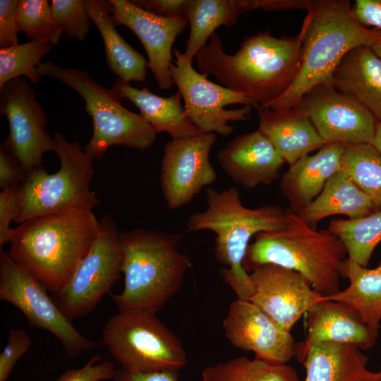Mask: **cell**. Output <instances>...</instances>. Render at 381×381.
Wrapping results in <instances>:
<instances>
[{
	"label": "cell",
	"mask_w": 381,
	"mask_h": 381,
	"mask_svg": "<svg viewBox=\"0 0 381 381\" xmlns=\"http://www.w3.org/2000/svg\"><path fill=\"white\" fill-rule=\"evenodd\" d=\"M307 18L299 32L274 37L269 30L245 37L233 54L224 51L217 32L196 54L201 73L265 108L283 95L296 79L303 61V40Z\"/></svg>",
	"instance_id": "obj_1"
},
{
	"label": "cell",
	"mask_w": 381,
	"mask_h": 381,
	"mask_svg": "<svg viewBox=\"0 0 381 381\" xmlns=\"http://www.w3.org/2000/svg\"><path fill=\"white\" fill-rule=\"evenodd\" d=\"M100 229L93 210L73 209L34 217L13 229L12 260L55 294L70 280Z\"/></svg>",
	"instance_id": "obj_2"
},
{
	"label": "cell",
	"mask_w": 381,
	"mask_h": 381,
	"mask_svg": "<svg viewBox=\"0 0 381 381\" xmlns=\"http://www.w3.org/2000/svg\"><path fill=\"white\" fill-rule=\"evenodd\" d=\"M205 193L207 207L189 216L186 232L209 230L214 233V256L224 266L221 269L224 281L237 298L250 301L253 286L243 267L249 242L258 233L283 229L285 209L270 204L248 208L243 205L234 187L220 191L209 188Z\"/></svg>",
	"instance_id": "obj_3"
},
{
	"label": "cell",
	"mask_w": 381,
	"mask_h": 381,
	"mask_svg": "<svg viewBox=\"0 0 381 381\" xmlns=\"http://www.w3.org/2000/svg\"><path fill=\"white\" fill-rule=\"evenodd\" d=\"M124 287L110 294L119 311L140 309L157 313L181 287L191 267L179 249L181 236L135 229L119 234Z\"/></svg>",
	"instance_id": "obj_4"
},
{
	"label": "cell",
	"mask_w": 381,
	"mask_h": 381,
	"mask_svg": "<svg viewBox=\"0 0 381 381\" xmlns=\"http://www.w3.org/2000/svg\"><path fill=\"white\" fill-rule=\"evenodd\" d=\"M306 17L300 72L288 90L265 108L297 106L309 90L331 83L332 73L347 52L358 46H370L381 35V30L358 22L346 0L312 1Z\"/></svg>",
	"instance_id": "obj_5"
},
{
	"label": "cell",
	"mask_w": 381,
	"mask_h": 381,
	"mask_svg": "<svg viewBox=\"0 0 381 381\" xmlns=\"http://www.w3.org/2000/svg\"><path fill=\"white\" fill-rule=\"evenodd\" d=\"M285 212L283 229L255 236L243 261L245 270L276 265L301 274L323 296L339 292V267L347 254L342 242L327 229L310 227L289 207Z\"/></svg>",
	"instance_id": "obj_6"
},
{
	"label": "cell",
	"mask_w": 381,
	"mask_h": 381,
	"mask_svg": "<svg viewBox=\"0 0 381 381\" xmlns=\"http://www.w3.org/2000/svg\"><path fill=\"white\" fill-rule=\"evenodd\" d=\"M37 70L41 78L59 80L85 100V111L92 121V135L84 150L94 159H101L114 145L138 150L153 145L157 133L140 114L123 106V98L114 87L101 86L84 70L62 68L51 61L41 63Z\"/></svg>",
	"instance_id": "obj_7"
},
{
	"label": "cell",
	"mask_w": 381,
	"mask_h": 381,
	"mask_svg": "<svg viewBox=\"0 0 381 381\" xmlns=\"http://www.w3.org/2000/svg\"><path fill=\"white\" fill-rule=\"evenodd\" d=\"M53 139L59 169L49 174L41 167L26 174L20 184L16 224L64 210H93L99 203L90 188L95 176L94 159L78 141L70 142L60 133H56Z\"/></svg>",
	"instance_id": "obj_8"
},
{
	"label": "cell",
	"mask_w": 381,
	"mask_h": 381,
	"mask_svg": "<svg viewBox=\"0 0 381 381\" xmlns=\"http://www.w3.org/2000/svg\"><path fill=\"white\" fill-rule=\"evenodd\" d=\"M102 342L122 370L135 373L179 371L186 353L179 339L156 316L140 309L119 311L102 331Z\"/></svg>",
	"instance_id": "obj_9"
},
{
	"label": "cell",
	"mask_w": 381,
	"mask_h": 381,
	"mask_svg": "<svg viewBox=\"0 0 381 381\" xmlns=\"http://www.w3.org/2000/svg\"><path fill=\"white\" fill-rule=\"evenodd\" d=\"M98 236L68 283L52 299L71 322L92 311L102 298L111 294L121 273V249L115 221L99 219Z\"/></svg>",
	"instance_id": "obj_10"
},
{
	"label": "cell",
	"mask_w": 381,
	"mask_h": 381,
	"mask_svg": "<svg viewBox=\"0 0 381 381\" xmlns=\"http://www.w3.org/2000/svg\"><path fill=\"white\" fill-rule=\"evenodd\" d=\"M176 59L170 66L174 83L184 102V109L202 133L227 136L234 130L229 121L248 119L255 103L245 95L214 83L195 71L179 49H174Z\"/></svg>",
	"instance_id": "obj_11"
},
{
	"label": "cell",
	"mask_w": 381,
	"mask_h": 381,
	"mask_svg": "<svg viewBox=\"0 0 381 381\" xmlns=\"http://www.w3.org/2000/svg\"><path fill=\"white\" fill-rule=\"evenodd\" d=\"M46 288L0 250V299L20 309L30 327L45 329L61 343L66 356L74 358L100 345L82 335L59 310Z\"/></svg>",
	"instance_id": "obj_12"
},
{
	"label": "cell",
	"mask_w": 381,
	"mask_h": 381,
	"mask_svg": "<svg viewBox=\"0 0 381 381\" xmlns=\"http://www.w3.org/2000/svg\"><path fill=\"white\" fill-rule=\"evenodd\" d=\"M0 93V113L9 128L2 145L28 174L42 167L44 155L54 150V139L45 130L48 117L26 79L9 81Z\"/></svg>",
	"instance_id": "obj_13"
},
{
	"label": "cell",
	"mask_w": 381,
	"mask_h": 381,
	"mask_svg": "<svg viewBox=\"0 0 381 381\" xmlns=\"http://www.w3.org/2000/svg\"><path fill=\"white\" fill-rule=\"evenodd\" d=\"M215 133H200L166 143L160 169V186L171 210L189 204L217 175L210 161Z\"/></svg>",
	"instance_id": "obj_14"
},
{
	"label": "cell",
	"mask_w": 381,
	"mask_h": 381,
	"mask_svg": "<svg viewBox=\"0 0 381 381\" xmlns=\"http://www.w3.org/2000/svg\"><path fill=\"white\" fill-rule=\"evenodd\" d=\"M298 105L306 111L326 143L370 144L373 140L375 118L331 83L313 87L303 95Z\"/></svg>",
	"instance_id": "obj_15"
},
{
	"label": "cell",
	"mask_w": 381,
	"mask_h": 381,
	"mask_svg": "<svg viewBox=\"0 0 381 381\" xmlns=\"http://www.w3.org/2000/svg\"><path fill=\"white\" fill-rule=\"evenodd\" d=\"M249 276L253 286L250 301L289 332L323 296L301 274L276 265L257 266Z\"/></svg>",
	"instance_id": "obj_16"
},
{
	"label": "cell",
	"mask_w": 381,
	"mask_h": 381,
	"mask_svg": "<svg viewBox=\"0 0 381 381\" xmlns=\"http://www.w3.org/2000/svg\"><path fill=\"white\" fill-rule=\"evenodd\" d=\"M115 26L124 25L141 42L147 55V67L159 87L170 90L174 85L170 73L173 44L188 27L185 16L162 17L135 5L131 1L109 0Z\"/></svg>",
	"instance_id": "obj_17"
},
{
	"label": "cell",
	"mask_w": 381,
	"mask_h": 381,
	"mask_svg": "<svg viewBox=\"0 0 381 381\" xmlns=\"http://www.w3.org/2000/svg\"><path fill=\"white\" fill-rule=\"evenodd\" d=\"M223 327L234 347L253 351L256 358L287 363L296 355L297 344L291 332L250 301H234L223 320Z\"/></svg>",
	"instance_id": "obj_18"
},
{
	"label": "cell",
	"mask_w": 381,
	"mask_h": 381,
	"mask_svg": "<svg viewBox=\"0 0 381 381\" xmlns=\"http://www.w3.org/2000/svg\"><path fill=\"white\" fill-rule=\"evenodd\" d=\"M217 159L229 179L246 188L271 184L286 163L259 130L233 138L219 150Z\"/></svg>",
	"instance_id": "obj_19"
},
{
	"label": "cell",
	"mask_w": 381,
	"mask_h": 381,
	"mask_svg": "<svg viewBox=\"0 0 381 381\" xmlns=\"http://www.w3.org/2000/svg\"><path fill=\"white\" fill-rule=\"evenodd\" d=\"M307 335L296 346V355L303 363L310 346L322 342H334L368 350L375 343V334L360 314L345 303L322 298L307 313Z\"/></svg>",
	"instance_id": "obj_20"
},
{
	"label": "cell",
	"mask_w": 381,
	"mask_h": 381,
	"mask_svg": "<svg viewBox=\"0 0 381 381\" xmlns=\"http://www.w3.org/2000/svg\"><path fill=\"white\" fill-rule=\"evenodd\" d=\"M344 152L345 145L327 143L315 154L289 166L279 187L291 211L299 213L320 195L327 181L341 169Z\"/></svg>",
	"instance_id": "obj_21"
},
{
	"label": "cell",
	"mask_w": 381,
	"mask_h": 381,
	"mask_svg": "<svg viewBox=\"0 0 381 381\" xmlns=\"http://www.w3.org/2000/svg\"><path fill=\"white\" fill-rule=\"evenodd\" d=\"M258 115V130L269 139L289 166L326 143L306 111L299 105L277 110L260 108Z\"/></svg>",
	"instance_id": "obj_22"
},
{
	"label": "cell",
	"mask_w": 381,
	"mask_h": 381,
	"mask_svg": "<svg viewBox=\"0 0 381 381\" xmlns=\"http://www.w3.org/2000/svg\"><path fill=\"white\" fill-rule=\"evenodd\" d=\"M331 84L381 121V59L370 46L347 52L332 73Z\"/></svg>",
	"instance_id": "obj_23"
},
{
	"label": "cell",
	"mask_w": 381,
	"mask_h": 381,
	"mask_svg": "<svg viewBox=\"0 0 381 381\" xmlns=\"http://www.w3.org/2000/svg\"><path fill=\"white\" fill-rule=\"evenodd\" d=\"M302 363L306 372L304 381H379L381 377L380 371L367 368V357L351 344H313Z\"/></svg>",
	"instance_id": "obj_24"
},
{
	"label": "cell",
	"mask_w": 381,
	"mask_h": 381,
	"mask_svg": "<svg viewBox=\"0 0 381 381\" xmlns=\"http://www.w3.org/2000/svg\"><path fill=\"white\" fill-rule=\"evenodd\" d=\"M122 97L132 102L140 115L159 133L165 132L172 139H181L202 133L190 120L181 104L178 90L168 97L155 95L145 87L135 88L117 79L113 87Z\"/></svg>",
	"instance_id": "obj_25"
},
{
	"label": "cell",
	"mask_w": 381,
	"mask_h": 381,
	"mask_svg": "<svg viewBox=\"0 0 381 381\" xmlns=\"http://www.w3.org/2000/svg\"><path fill=\"white\" fill-rule=\"evenodd\" d=\"M85 4L88 16L103 40L106 61L111 71L124 83L144 82L147 61L116 30L111 17L110 1L85 0Z\"/></svg>",
	"instance_id": "obj_26"
},
{
	"label": "cell",
	"mask_w": 381,
	"mask_h": 381,
	"mask_svg": "<svg viewBox=\"0 0 381 381\" xmlns=\"http://www.w3.org/2000/svg\"><path fill=\"white\" fill-rule=\"evenodd\" d=\"M376 211L370 198L341 169L325 183L320 195L298 215L310 227L332 215L349 219L365 217Z\"/></svg>",
	"instance_id": "obj_27"
},
{
	"label": "cell",
	"mask_w": 381,
	"mask_h": 381,
	"mask_svg": "<svg viewBox=\"0 0 381 381\" xmlns=\"http://www.w3.org/2000/svg\"><path fill=\"white\" fill-rule=\"evenodd\" d=\"M339 274L349 279V286L323 298L354 308L372 331L378 335L381 321V261L375 268L368 269L347 258L341 262Z\"/></svg>",
	"instance_id": "obj_28"
},
{
	"label": "cell",
	"mask_w": 381,
	"mask_h": 381,
	"mask_svg": "<svg viewBox=\"0 0 381 381\" xmlns=\"http://www.w3.org/2000/svg\"><path fill=\"white\" fill-rule=\"evenodd\" d=\"M240 15L237 0H187L185 16L190 33L183 57L193 62L215 30L235 25Z\"/></svg>",
	"instance_id": "obj_29"
},
{
	"label": "cell",
	"mask_w": 381,
	"mask_h": 381,
	"mask_svg": "<svg viewBox=\"0 0 381 381\" xmlns=\"http://www.w3.org/2000/svg\"><path fill=\"white\" fill-rule=\"evenodd\" d=\"M201 376L202 381H301L287 363L246 356L207 366Z\"/></svg>",
	"instance_id": "obj_30"
},
{
	"label": "cell",
	"mask_w": 381,
	"mask_h": 381,
	"mask_svg": "<svg viewBox=\"0 0 381 381\" xmlns=\"http://www.w3.org/2000/svg\"><path fill=\"white\" fill-rule=\"evenodd\" d=\"M327 229L342 242L348 258L367 267L381 241V210L356 219H332Z\"/></svg>",
	"instance_id": "obj_31"
},
{
	"label": "cell",
	"mask_w": 381,
	"mask_h": 381,
	"mask_svg": "<svg viewBox=\"0 0 381 381\" xmlns=\"http://www.w3.org/2000/svg\"><path fill=\"white\" fill-rule=\"evenodd\" d=\"M341 169L381 210V154L370 144L346 145Z\"/></svg>",
	"instance_id": "obj_32"
},
{
	"label": "cell",
	"mask_w": 381,
	"mask_h": 381,
	"mask_svg": "<svg viewBox=\"0 0 381 381\" xmlns=\"http://www.w3.org/2000/svg\"><path fill=\"white\" fill-rule=\"evenodd\" d=\"M52 44L44 40H30L23 44L0 48V89L9 81L25 76L31 83L41 78L37 68Z\"/></svg>",
	"instance_id": "obj_33"
},
{
	"label": "cell",
	"mask_w": 381,
	"mask_h": 381,
	"mask_svg": "<svg viewBox=\"0 0 381 381\" xmlns=\"http://www.w3.org/2000/svg\"><path fill=\"white\" fill-rule=\"evenodd\" d=\"M17 20L19 32L30 40H44L56 44L64 32L54 18L47 0H18Z\"/></svg>",
	"instance_id": "obj_34"
},
{
	"label": "cell",
	"mask_w": 381,
	"mask_h": 381,
	"mask_svg": "<svg viewBox=\"0 0 381 381\" xmlns=\"http://www.w3.org/2000/svg\"><path fill=\"white\" fill-rule=\"evenodd\" d=\"M54 18L66 35L83 40L90 30V18L85 0H52L50 4Z\"/></svg>",
	"instance_id": "obj_35"
},
{
	"label": "cell",
	"mask_w": 381,
	"mask_h": 381,
	"mask_svg": "<svg viewBox=\"0 0 381 381\" xmlns=\"http://www.w3.org/2000/svg\"><path fill=\"white\" fill-rule=\"evenodd\" d=\"M32 344L29 335L23 329H11L7 344L0 354V381H7L18 361Z\"/></svg>",
	"instance_id": "obj_36"
},
{
	"label": "cell",
	"mask_w": 381,
	"mask_h": 381,
	"mask_svg": "<svg viewBox=\"0 0 381 381\" xmlns=\"http://www.w3.org/2000/svg\"><path fill=\"white\" fill-rule=\"evenodd\" d=\"M97 355L80 368L65 370L55 381H102L113 379L115 373L114 363L109 360L101 361Z\"/></svg>",
	"instance_id": "obj_37"
},
{
	"label": "cell",
	"mask_w": 381,
	"mask_h": 381,
	"mask_svg": "<svg viewBox=\"0 0 381 381\" xmlns=\"http://www.w3.org/2000/svg\"><path fill=\"white\" fill-rule=\"evenodd\" d=\"M20 184L1 189L0 192V246L9 243L13 228L20 210Z\"/></svg>",
	"instance_id": "obj_38"
},
{
	"label": "cell",
	"mask_w": 381,
	"mask_h": 381,
	"mask_svg": "<svg viewBox=\"0 0 381 381\" xmlns=\"http://www.w3.org/2000/svg\"><path fill=\"white\" fill-rule=\"evenodd\" d=\"M18 0L0 1V47L18 44L17 8Z\"/></svg>",
	"instance_id": "obj_39"
},
{
	"label": "cell",
	"mask_w": 381,
	"mask_h": 381,
	"mask_svg": "<svg viewBox=\"0 0 381 381\" xmlns=\"http://www.w3.org/2000/svg\"><path fill=\"white\" fill-rule=\"evenodd\" d=\"M240 14L261 9L265 11H277L300 9L308 11L312 1L309 0H237Z\"/></svg>",
	"instance_id": "obj_40"
},
{
	"label": "cell",
	"mask_w": 381,
	"mask_h": 381,
	"mask_svg": "<svg viewBox=\"0 0 381 381\" xmlns=\"http://www.w3.org/2000/svg\"><path fill=\"white\" fill-rule=\"evenodd\" d=\"M26 174L18 162L1 145L0 147V188L1 189L21 184Z\"/></svg>",
	"instance_id": "obj_41"
},
{
	"label": "cell",
	"mask_w": 381,
	"mask_h": 381,
	"mask_svg": "<svg viewBox=\"0 0 381 381\" xmlns=\"http://www.w3.org/2000/svg\"><path fill=\"white\" fill-rule=\"evenodd\" d=\"M135 5L162 17L185 16L187 0H133Z\"/></svg>",
	"instance_id": "obj_42"
},
{
	"label": "cell",
	"mask_w": 381,
	"mask_h": 381,
	"mask_svg": "<svg viewBox=\"0 0 381 381\" xmlns=\"http://www.w3.org/2000/svg\"><path fill=\"white\" fill-rule=\"evenodd\" d=\"M352 10L363 26L381 30V0H356Z\"/></svg>",
	"instance_id": "obj_43"
},
{
	"label": "cell",
	"mask_w": 381,
	"mask_h": 381,
	"mask_svg": "<svg viewBox=\"0 0 381 381\" xmlns=\"http://www.w3.org/2000/svg\"><path fill=\"white\" fill-rule=\"evenodd\" d=\"M114 381H179V371L166 370L147 373H130L116 370Z\"/></svg>",
	"instance_id": "obj_44"
},
{
	"label": "cell",
	"mask_w": 381,
	"mask_h": 381,
	"mask_svg": "<svg viewBox=\"0 0 381 381\" xmlns=\"http://www.w3.org/2000/svg\"><path fill=\"white\" fill-rule=\"evenodd\" d=\"M370 145L381 154V121H377L374 137Z\"/></svg>",
	"instance_id": "obj_45"
},
{
	"label": "cell",
	"mask_w": 381,
	"mask_h": 381,
	"mask_svg": "<svg viewBox=\"0 0 381 381\" xmlns=\"http://www.w3.org/2000/svg\"><path fill=\"white\" fill-rule=\"evenodd\" d=\"M374 52L381 59V35L370 45Z\"/></svg>",
	"instance_id": "obj_46"
},
{
	"label": "cell",
	"mask_w": 381,
	"mask_h": 381,
	"mask_svg": "<svg viewBox=\"0 0 381 381\" xmlns=\"http://www.w3.org/2000/svg\"><path fill=\"white\" fill-rule=\"evenodd\" d=\"M380 372H381V371H380ZM379 381H381V377H380V380H379Z\"/></svg>",
	"instance_id": "obj_47"
}]
</instances>
